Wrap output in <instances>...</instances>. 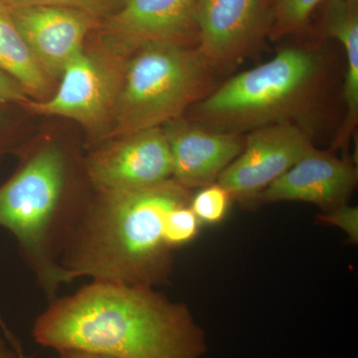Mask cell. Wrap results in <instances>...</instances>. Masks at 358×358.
Returning a JSON list of instances; mask_svg holds the SVG:
<instances>
[{
    "mask_svg": "<svg viewBox=\"0 0 358 358\" xmlns=\"http://www.w3.org/2000/svg\"><path fill=\"white\" fill-rule=\"evenodd\" d=\"M96 192H129L173 178L171 150L162 127L114 138L85 159Z\"/></svg>",
    "mask_w": 358,
    "mask_h": 358,
    "instance_id": "obj_8",
    "label": "cell"
},
{
    "mask_svg": "<svg viewBox=\"0 0 358 358\" xmlns=\"http://www.w3.org/2000/svg\"><path fill=\"white\" fill-rule=\"evenodd\" d=\"M345 1L352 2V3H358V0H345Z\"/></svg>",
    "mask_w": 358,
    "mask_h": 358,
    "instance_id": "obj_26",
    "label": "cell"
},
{
    "mask_svg": "<svg viewBox=\"0 0 358 358\" xmlns=\"http://www.w3.org/2000/svg\"><path fill=\"white\" fill-rule=\"evenodd\" d=\"M271 25V0H199L197 49L211 70L243 59Z\"/></svg>",
    "mask_w": 358,
    "mask_h": 358,
    "instance_id": "obj_10",
    "label": "cell"
},
{
    "mask_svg": "<svg viewBox=\"0 0 358 358\" xmlns=\"http://www.w3.org/2000/svg\"><path fill=\"white\" fill-rule=\"evenodd\" d=\"M0 70L39 101L49 98L50 79L41 69L14 22L11 8L0 0Z\"/></svg>",
    "mask_w": 358,
    "mask_h": 358,
    "instance_id": "obj_15",
    "label": "cell"
},
{
    "mask_svg": "<svg viewBox=\"0 0 358 358\" xmlns=\"http://www.w3.org/2000/svg\"><path fill=\"white\" fill-rule=\"evenodd\" d=\"M76 167L52 143L27 155L0 186V227L15 239L48 301L69 284L61 257L90 200L80 192Z\"/></svg>",
    "mask_w": 358,
    "mask_h": 358,
    "instance_id": "obj_3",
    "label": "cell"
},
{
    "mask_svg": "<svg viewBox=\"0 0 358 358\" xmlns=\"http://www.w3.org/2000/svg\"><path fill=\"white\" fill-rule=\"evenodd\" d=\"M210 73L197 47L173 42L143 45L124 62L107 138L179 119L203 98Z\"/></svg>",
    "mask_w": 358,
    "mask_h": 358,
    "instance_id": "obj_5",
    "label": "cell"
},
{
    "mask_svg": "<svg viewBox=\"0 0 358 358\" xmlns=\"http://www.w3.org/2000/svg\"><path fill=\"white\" fill-rule=\"evenodd\" d=\"M199 0H124L100 29L103 50L119 60L143 45L197 42L196 10Z\"/></svg>",
    "mask_w": 358,
    "mask_h": 358,
    "instance_id": "obj_7",
    "label": "cell"
},
{
    "mask_svg": "<svg viewBox=\"0 0 358 358\" xmlns=\"http://www.w3.org/2000/svg\"><path fill=\"white\" fill-rule=\"evenodd\" d=\"M32 338L57 352L113 358H202L207 352L203 329L185 303L154 287L105 281L49 301Z\"/></svg>",
    "mask_w": 358,
    "mask_h": 358,
    "instance_id": "obj_1",
    "label": "cell"
},
{
    "mask_svg": "<svg viewBox=\"0 0 358 358\" xmlns=\"http://www.w3.org/2000/svg\"><path fill=\"white\" fill-rule=\"evenodd\" d=\"M20 358H31V357H26V355H24V353H23L22 350H20Z\"/></svg>",
    "mask_w": 358,
    "mask_h": 358,
    "instance_id": "obj_25",
    "label": "cell"
},
{
    "mask_svg": "<svg viewBox=\"0 0 358 358\" xmlns=\"http://www.w3.org/2000/svg\"><path fill=\"white\" fill-rule=\"evenodd\" d=\"M322 29L327 36L341 42L345 51V117L334 143V148H345L358 122V3L327 0L322 16Z\"/></svg>",
    "mask_w": 358,
    "mask_h": 358,
    "instance_id": "obj_14",
    "label": "cell"
},
{
    "mask_svg": "<svg viewBox=\"0 0 358 358\" xmlns=\"http://www.w3.org/2000/svg\"><path fill=\"white\" fill-rule=\"evenodd\" d=\"M10 8L21 6H56L77 9L106 20L122 6L124 0H1Z\"/></svg>",
    "mask_w": 358,
    "mask_h": 358,
    "instance_id": "obj_19",
    "label": "cell"
},
{
    "mask_svg": "<svg viewBox=\"0 0 358 358\" xmlns=\"http://www.w3.org/2000/svg\"><path fill=\"white\" fill-rule=\"evenodd\" d=\"M192 197L173 178L143 189L94 190L61 257L69 284L85 277L154 288L166 284L174 260L164 221Z\"/></svg>",
    "mask_w": 358,
    "mask_h": 358,
    "instance_id": "obj_2",
    "label": "cell"
},
{
    "mask_svg": "<svg viewBox=\"0 0 358 358\" xmlns=\"http://www.w3.org/2000/svg\"><path fill=\"white\" fill-rule=\"evenodd\" d=\"M124 62L103 50L83 49L66 65L53 96L22 107L35 115L74 120L89 131H105L107 138Z\"/></svg>",
    "mask_w": 358,
    "mask_h": 358,
    "instance_id": "obj_6",
    "label": "cell"
},
{
    "mask_svg": "<svg viewBox=\"0 0 358 358\" xmlns=\"http://www.w3.org/2000/svg\"><path fill=\"white\" fill-rule=\"evenodd\" d=\"M162 128L171 150V178L189 190L217 182L245 145L239 134L213 131L181 117Z\"/></svg>",
    "mask_w": 358,
    "mask_h": 358,
    "instance_id": "obj_12",
    "label": "cell"
},
{
    "mask_svg": "<svg viewBox=\"0 0 358 358\" xmlns=\"http://www.w3.org/2000/svg\"><path fill=\"white\" fill-rule=\"evenodd\" d=\"M30 99L15 80L0 70V103L23 106Z\"/></svg>",
    "mask_w": 358,
    "mask_h": 358,
    "instance_id": "obj_21",
    "label": "cell"
},
{
    "mask_svg": "<svg viewBox=\"0 0 358 358\" xmlns=\"http://www.w3.org/2000/svg\"><path fill=\"white\" fill-rule=\"evenodd\" d=\"M322 79L319 55L289 46L260 66L231 78L192 108L194 121L222 133L292 122L315 103Z\"/></svg>",
    "mask_w": 358,
    "mask_h": 358,
    "instance_id": "obj_4",
    "label": "cell"
},
{
    "mask_svg": "<svg viewBox=\"0 0 358 358\" xmlns=\"http://www.w3.org/2000/svg\"><path fill=\"white\" fill-rule=\"evenodd\" d=\"M14 22L49 79L60 78L67 63L102 20L77 9L56 6L11 8Z\"/></svg>",
    "mask_w": 358,
    "mask_h": 358,
    "instance_id": "obj_11",
    "label": "cell"
},
{
    "mask_svg": "<svg viewBox=\"0 0 358 358\" xmlns=\"http://www.w3.org/2000/svg\"><path fill=\"white\" fill-rule=\"evenodd\" d=\"M322 222L331 224L341 228L352 240V243L358 242V208L348 203L341 205L333 210L320 216Z\"/></svg>",
    "mask_w": 358,
    "mask_h": 358,
    "instance_id": "obj_20",
    "label": "cell"
},
{
    "mask_svg": "<svg viewBox=\"0 0 358 358\" xmlns=\"http://www.w3.org/2000/svg\"><path fill=\"white\" fill-rule=\"evenodd\" d=\"M230 193L218 182L202 187L190 200L189 207L194 212L200 223H220L227 215L230 202Z\"/></svg>",
    "mask_w": 358,
    "mask_h": 358,
    "instance_id": "obj_17",
    "label": "cell"
},
{
    "mask_svg": "<svg viewBox=\"0 0 358 358\" xmlns=\"http://www.w3.org/2000/svg\"><path fill=\"white\" fill-rule=\"evenodd\" d=\"M357 169L348 159L313 148L258 199L268 203L308 202L329 211L348 203L357 183Z\"/></svg>",
    "mask_w": 358,
    "mask_h": 358,
    "instance_id": "obj_13",
    "label": "cell"
},
{
    "mask_svg": "<svg viewBox=\"0 0 358 358\" xmlns=\"http://www.w3.org/2000/svg\"><path fill=\"white\" fill-rule=\"evenodd\" d=\"M200 225L201 223L189 204L176 207L167 214L164 221V241L173 250L185 246L197 236Z\"/></svg>",
    "mask_w": 358,
    "mask_h": 358,
    "instance_id": "obj_18",
    "label": "cell"
},
{
    "mask_svg": "<svg viewBox=\"0 0 358 358\" xmlns=\"http://www.w3.org/2000/svg\"><path fill=\"white\" fill-rule=\"evenodd\" d=\"M324 0H271V25L268 38L282 37L300 32L313 10Z\"/></svg>",
    "mask_w": 358,
    "mask_h": 358,
    "instance_id": "obj_16",
    "label": "cell"
},
{
    "mask_svg": "<svg viewBox=\"0 0 358 358\" xmlns=\"http://www.w3.org/2000/svg\"><path fill=\"white\" fill-rule=\"evenodd\" d=\"M56 358H113L109 357H103V355H92V353L80 352H58Z\"/></svg>",
    "mask_w": 358,
    "mask_h": 358,
    "instance_id": "obj_23",
    "label": "cell"
},
{
    "mask_svg": "<svg viewBox=\"0 0 358 358\" xmlns=\"http://www.w3.org/2000/svg\"><path fill=\"white\" fill-rule=\"evenodd\" d=\"M0 324H1L4 333L8 338L9 343H10V345H8L3 338H0V358H20V345H18L16 338H14L4 322H2L1 317H0Z\"/></svg>",
    "mask_w": 358,
    "mask_h": 358,
    "instance_id": "obj_22",
    "label": "cell"
},
{
    "mask_svg": "<svg viewBox=\"0 0 358 358\" xmlns=\"http://www.w3.org/2000/svg\"><path fill=\"white\" fill-rule=\"evenodd\" d=\"M4 124H6V115L2 110H0V133L4 129ZM2 148H3V136L0 134V152H1Z\"/></svg>",
    "mask_w": 358,
    "mask_h": 358,
    "instance_id": "obj_24",
    "label": "cell"
},
{
    "mask_svg": "<svg viewBox=\"0 0 358 358\" xmlns=\"http://www.w3.org/2000/svg\"><path fill=\"white\" fill-rule=\"evenodd\" d=\"M313 147L310 136L292 122L254 129L243 150L219 176L232 199L248 202L299 162Z\"/></svg>",
    "mask_w": 358,
    "mask_h": 358,
    "instance_id": "obj_9",
    "label": "cell"
}]
</instances>
